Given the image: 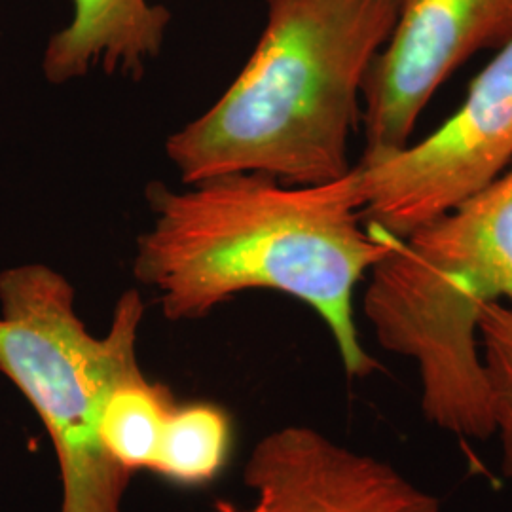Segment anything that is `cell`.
Returning <instances> with one entry per match:
<instances>
[{"label": "cell", "instance_id": "6da1fadb", "mask_svg": "<svg viewBox=\"0 0 512 512\" xmlns=\"http://www.w3.org/2000/svg\"><path fill=\"white\" fill-rule=\"evenodd\" d=\"M152 226L137 241L133 274L169 321L207 317L245 291L293 296L330 330L349 378L380 365L353 313L357 283L393 236L363 226L355 167L323 184L294 186L262 173H226L186 190L148 188Z\"/></svg>", "mask_w": 512, "mask_h": 512}, {"label": "cell", "instance_id": "7a4b0ae2", "mask_svg": "<svg viewBox=\"0 0 512 512\" xmlns=\"http://www.w3.org/2000/svg\"><path fill=\"white\" fill-rule=\"evenodd\" d=\"M255 52L219 101L167 139L184 184L262 173L294 186L351 171L363 84L401 0H266Z\"/></svg>", "mask_w": 512, "mask_h": 512}, {"label": "cell", "instance_id": "3957f363", "mask_svg": "<svg viewBox=\"0 0 512 512\" xmlns=\"http://www.w3.org/2000/svg\"><path fill=\"white\" fill-rule=\"evenodd\" d=\"M65 275L46 264L0 272V372L33 406L54 446L59 512H122L133 473L110 458L101 414L110 391L141 366L145 317L139 291L120 296L105 336H93L74 308Z\"/></svg>", "mask_w": 512, "mask_h": 512}, {"label": "cell", "instance_id": "277c9868", "mask_svg": "<svg viewBox=\"0 0 512 512\" xmlns=\"http://www.w3.org/2000/svg\"><path fill=\"white\" fill-rule=\"evenodd\" d=\"M512 164V40L476 76L444 124L416 145L363 156L355 167L366 222L406 239Z\"/></svg>", "mask_w": 512, "mask_h": 512}, {"label": "cell", "instance_id": "5b68a950", "mask_svg": "<svg viewBox=\"0 0 512 512\" xmlns=\"http://www.w3.org/2000/svg\"><path fill=\"white\" fill-rule=\"evenodd\" d=\"M509 40L512 0H401L363 84L365 156L406 147L444 80L476 52Z\"/></svg>", "mask_w": 512, "mask_h": 512}, {"label": "cell", "instance_id": "8992f818", "mask_svg": "<svg viewBox=\"0 0 512 512\" xmlns=\"http://www.w3.org/2000/svg\"><path fill=\"white\" fill-rule=\"evenodd\" d=\"M243 484L255 497L239 512H440L439 499L393 465L308 425H285L258 440Z\"/></svg>", "mask_w": 512, "mask_h": 512}, {"label": "cell", "instance_id": "52a82bcc", "mask_svg": "<svg viewBox=\"0 0 512 512\" xmlns=\"http://www.w3.org/2000/svg\"><path fill=\"white\" fill-rule=\"evenodd\" d=\"M404 241L461 298L512 306V164Z\"/></svg>", "mask_w": 512, "mask_h": 512}, {"label": "cell", "instance_id": "ba28073f", "mask_svg": "<svg viewBox=\"0 0 512 512\" xmlns=\"http://www.w3.org/2000/svg\"><path fill=\"white\" fill-rule=\"evenodd\" d=\"M73 18L48 40V82H73L95 69L141 78L160 54L171 14L150 0H71Z\"/></svg>", "mask_w": 512, "mask_h": 512}, {"label": "cell", "instance_id": "9c48e42d", "mask_svg": "<svg viewBox=\"0 0 512 512\" xmlns=\"http://www.w3.org/2000/svg\"><path fill=\"white\" fill-rule=\"evenodd\" d=\"M173 393L139 368L110 391L101 414V440L129 473L154 471L165 429L177 408Z\"/></svg>", "mask_w": 512, "mask_h": 512}, {"label": "cell", "instance_id": "30bf717a", "mask_svg": "<svg viewBox=\"0 0 512 512\" xmlns=\"http://www.w3.org/2000/svg\"><path fill=\"white\" fill-rule=\"evenodd\" d=\"M232 448V421L211 403L177 404L152 473L184 486L215 480Z\"/></svg>", "mask_w": 512, "mask_h": 512}, {"label": "cell", "instance_id": "8fae6325", "mask_svg": "<svg viewBox=\"0 0 512 512\" xmlns=\"http://www.w3.org/2000/svg\"><path fill=\"white\" fill-rule=\"evenodd\" d=\"M478 344L486 372L494 435L503 450V471L512 478V306L488 302L478 313Z\"/></svg>", "mask_w": 512, "mask_h": 512}]
</instances>
